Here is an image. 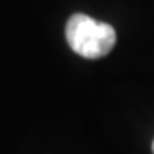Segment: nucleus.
<instances>
[{
    "label": "nucleus",
    "mask_w": 154,
    "mask_h": 154,
    "mask_svg": "<svg viewBox=\"0 0 154 154\" xmlns=\"http://www.w3.org/2000/svg\"><path fill=\"white\" fill-rule=\"evenodd\" d=\"M152 154H154V140H152Z\"/></svg>",
    "instance_id": "f03ea898"
},
{
    "label": "nucleus",
    "mask_w": 154,
    "mask_h": 154,
    "mask_svg": "<svg viewBox=\"0 0 154 154\" xmlns=\"http://www.w3.org/2000/svg\"><path fill=\"white\" fill-rule=\"evenodd\" d=\"M65 38L77 55L91 60L106 57L116 43L113 26L86 14H74L67 21Z\"/></svg>",
    "instance_id": "f257e3e1"
}]
</instances>
